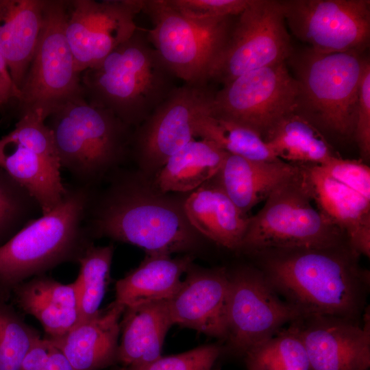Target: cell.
<instances>
[{
  "label": "cell",
  "mask_w": 370,
  "mask_h": 370,
  "mask_svg": "<svg viewBox=\"0 0 370 370\" xmlns=\"http://www.w3.org/2000/svg\"><path fill=\"white\" fill-rule=\"evenodd\" d=\"M275 292L306 315L362 320L369 272L348 243L323 248L274 249L254 254Z\"/></svg>",
  "instance_id": "obj_1"
},
{
  "label": "cell",
  "mask_w": 370,
  "mask_h": 370,
  "mask_svg": "<svg viewBox=\"0 0 370 370\" xmlns=\"http://www.w3.org/2000/svg\"><path fill=\"white\" fill-rule=\"evenodd\" d=\"M145 190L130 176L116 177L90 201L86 225L90 237H107L143 248L148 254L171 255L196 246L198 232L180 204Z\"/></svg>",
  "instance_id": "obj_2"
},
{
  "label": "cell",
  "mask_w": 370,
  "mask_h": 370,
  "mask_svg": "<svg viewBox=\"0 0 370 370\" xmlns=\"http://www.w3.org/2000/svg\"><path fill=\"white\" fill-rule=\"evenodd\" d=\"M139 27L101 61L81 73L88 101L112 112L127 125H140L177 86Z\"/></svg>",
  "instance_id": "obj_3"
},
{
  "label": "cell",
  "mask_w": 370,
  "mask_h": 370,
  "mask_svg": "<svg viewBox=\"0 0 370 370\" xmlns=\"http://www.w3.org/2000/svg\"><path fill=\"white\" fill-rule=\"evenodd\" d=\"M94 191L76 185L48 213L32 219L0 245V293L62 263L77 262L92 243L86 219Z\"/></svg>",
  "instance_id": "obj_4"
},
{
  "label": "cell",
  "mask_w": 370,
  "mask_h": 370,
  "mask_svg": "<svg viewBox=\"0 0 370 370\" xmlns=\"http://www.w3.org/2000/svg\"><path fill=\"white\" fill-rule=\"evenodd\" d=\"M367 58L358 52L323 53L293 49L286 60L297 84L294 113L322 134L354 137L359 86Z\"/></svg>",
  "instance_id": "obj_5"
},
{
  "label": "cell",
  "mask_w": 370,
  "mask_h": 370,
  "mask_svg": "<svg viewBox=\"0 0 370 370\" xmlns=\"http://www.w3.org/2000/svg\"><path fill=\"white\" fill-rule=\"evenodd\" d=\"M48 119L61 169L79 185L92 187L129 153L132 127L84 94L66 102Z\"/></svg>",
  "instance_id": "obj_6"
},
{
  "label": "cell",
  "mask_w": 370,
  "mask_h": 370,
  "mask_svg": "<svg viewBox=\"0 0 370 370\" xmlns=\"http://www.w3.org/2000/svg\"><path fill=\"white\" fill-rule=\"evenodd\" d=\"M299 166V171L278 186L260 211L249 217L238 250L255 254L267 250L323 248L348 243L343 232L312 206Z\"/></svg>",
  "instance_id": "obj_7"
},
{
  "label": "cell",
  "mask_w": 370,
  "mask_h": 370,
  "mask_svg": "<svg viewBox=\"0 0 370 370\" xmlns=\"http://www.w3.org/2000/svg\"><path fill=\"white\" fill-rule=\"evenodd\" d=\"M152 27L147 36L177 78L187 84H206L236 16L195 18L185 16L166 0H143L142 11Z\"/></svg>",
  "instance_id": "obj_8"
},
{
  "label": "cell",
  "mask_w": 370,
  "mask_h": 370,
  "mask_svg": "<svg viewBox=\"0 0 370 370\" xmlns=\"http://www.w3.org/2000/svg\"><path fill=\"white\" fill-rule=\"evenodd\" d=\"M68 1L46 0L35 53L20 89V116L46 120L70 99L83 94L81 73L66 36Z\"/></svg>",
  "instance_id": "obj_9"
},
{
  "label": "cell",
  "mask_w": 370,
  "mask_h": 370,
  "mask_svg": "<svg viewBox=\"0 0 370 370\" xmlns=\"http://www.w3.org/2000/svg\"><path fill=\"white\" fill-rule=\"evenodd\" d=\"M286 25L280 1L251 0L235 16L208 82L224 86L249 71L286 62L294 48Z\"/></svg>",
  "instance_id": "obj_10"
},
{
  "label": "cell",
  "mask_w": 370,
  "mask_h": 370,
  "mask_svg": "<svg viewBox=\"0 0 370 370\" xmlns=\"http://www.w3.org/2000/svg\"><path fill=\"white\" fill-rule=\"evenodd\" d=\"M297 84L286 62L238 76L216 90L210 115L248 127L263 139L280 120L294 113Z\"/></svg>",
  "instance_id": "obj_11"
},
{
  "label": "cell",
  "mask_w": 370,
  "mask_h": 370,
  "mask_svg": "<svg viewBox=\"0 0 370 370\" xmlns=\"http://www.w3.org/2000/svg\"><path fill=\"white\" fill-rule=\"evenodd\" d=\"M229 280L225 341L236 356H243L285 324L306 316L283 299L259 269L241 268L229 273Z\"/></svg>",
  "instance_id": "obj_12"
},
{
  "label": "cell",
  "mask_w": 370,
  "mask_h": 370,
  "mask_svg": "<svg viewBox=\"0 0 370 370\" xmlns=\"http://www.w3.org/2000/svg\"><path fill=\"white\" fill-rule=\"evenodd\" d=\"M211 83L177 86L132 134L141 167L156 173L166 160L195 140L198 121L210 114L216 90Z\"/></svg>",
  "instance_id": "obj_13"
},
{
  "label": "cell",
  "mask_w": 370,
  "mask_h": 370,
  "mask_svg": "<svg viewBox=\"0 0 370 370\" xmlns=\"http://www.w3.org/2000/svg\"><path fill=\"white\" fill-rule=\"evenodd\" d=\"M291 33L323 53L358 52L369 45V0H282Z\"/></svg>",
  "instance_id": "obj_14"
},
{
  "label": "cell",
  "mask_w": 370,
  "mask_h": 370,
  "mask_svg": "<svg viewBox=\"0 0 370 370\" xmlns=\"http://www.w3.org/2000/svg\"><path fill=\"white\" fill-rule=\"evenodd\" d=\"M143 5V0L68 1L66 36L80 73L131 37Z\"/></svg>",
  "instance_id": "obj_15"
},
{
  "label": "cell",
  "mask_w": 370,
  "mask_h": 370,
  "mask_svg": "<svg viewBox=\"0 0 370 370\" xmlns=\"http://www.w3.org/2000/svg\"><path fill=\"white\" fill-rule=\"evenodd\" d=\"M311 370H367L370 367V318L362 320L310 314L293 321Z\"/></svg>",
  "instance_id": "obj_16"
},
{
  "label": "cell",
  "mask_w": 370,
  "mask_h": 370,
  "mask_svg": "<svg viewBox=\"0 0 370 370\" xmlns=\"http://www.w3.org/2000/svg\"><path fill=\"white\" fill-rule=\"evenodd\" d=\"M175 295L168 300L173 324L225 341L229 272L225 268L190 267Z\"/></svg>",
  "instance_id": "obj_17"
},
{
  "label": "cell",
  "mask_w": 370,
  "mask_h": 370,
  "mask_svg": "<svg viewBox=\"0 0 370 370\" xmlns=\"http://www.w3.org/2000/svg\"><path fill=\"white\" fill-rule=\"evenodd\" d=\"M318 210L345 234L360 256H370V200L325 173L319 165L299 164Z\"/></svg>",
  "instance_id": "obj_18"
},
{
  "label": "cell",
  "mask_w": 370,
  "mask_h": 370,
  "mask_svg": "<svg viewBox=\"0 0 370 370\" xmlns=\"http://www.w3.org/2000/svg\"><path fill=\"white\" fill-rule=\"evenodd\" d=\"M125 306L116 301L79 320L64 334L47 338L75 370H101L117 363L120 322Z\"/></svg>",
  "instance_id": "obj_19"
},
{
  "label": "cell",
  "mask_w": 370,
  "mask_h": 370,
  "mask_svg": "<svg viewBox=\"0 0 370 370\" xmlns=\"http://www.w3.org/2000/svg\"><path fill=\"white\" fill-rule=\"evenodd\" d=\"M0 168L30 193L42 214L56 208L67 192L59 160L9 134L0 138Z\"/></svg>",
  "instance_id": "obj_20"
},
{
  "label": "cell",
  "mask_w": 370,
  "mask_h": 370,
  "mask_svg": "<svg viewBox=\"0 0 370 370\" xmlns=\"http://www.w3.org/2000/svg\"><path fill=\"white\" fill-rule=\"evenodd\" d=\"M10 297L22 312L40 322L48 338L64 334L80 320L75 282L63 284L42 274L16 285Z\"/></svg>",
  "instance_id": "obj_21"
},
{
  "label": "cell",
  "mask_w": 370,
  "mask_h": 370,
  "mask_svg": "<svg viewBox=\"0 0 370 370\" xmlns=\"http://www.w3.org/2000/svg\"><path fill=\"white\" fill-rule=\"evenodd\" d=\"M46 0H0V53L21 89L42 27Z\"/></svg>",
  "instance_id": "obj_22"
},
{
  "label": "cell",
  "mask_w": 370,
  "mask_h": 370,
  "mask_svg": "<svg viewBox=\"0 0 370 370\" xmlns=\"http://www.w3.org/2000/svg\"><path fill=\"white\" fill-rule=\"evenodd\" d=\"M299 171V164L280 159L256 161L228 153L216 177L220 188L247 214Z\"/></svg>",
  "instance_id": "obj_23"
},
{
  "label": "cell",
  "mask_w": 370,
  "mask_h": 370,
  "mask_svg": "<svg viewBox=\"0 0 370 370\" xmlns=\"http://www.w3.org/2000/svg\"><path fill=\"white\" fill-rule=\"evenodd\" d=\"M173 324L168 300L125 307L120 322L117 363L125 367L161 357L165 336Z\"/></svg>",
  "instance_id": "obj_24"
},
{
  "label": "cell",
  "mask_w": 370,
  "mask_h": 370,
  "mask_svg": "<svg viewBox=\"0 0 370 370\" xmlns=\"http://www.w3.org/2000/svg\"><path fill=\"white\" fill-rule=\"evenodd\" d=\"M183 208L199 234L227 249H239L249 217L218 184H203L186 199Z\"/></svg>",
  "instance_id": "obj_25"
},
{
  "label": "cell",
  "mask_w": 370,
  "mask_h": 370,
  "mask_svg": "<svg viewBox=\"0 0 370 370\" xmlns=\"http://www.w3.org/2000/svg\"><path fill=\"white\" fill-rule=\"evenodd\" d=\"M193 257L185 255L148 254L138 267L115 285V301L125 307L169 300L180 289L182 275L192 265Z\"/></svg>",
  "instance_id": "obj_26"
},
{
  "label": "cell",
  "mask_w": 370,
  "mask_h": 370,
  "mask_svg": "<svg viewBox=\"0 0 370 370\" xmlns=\"http://www.w3.org/2000/svg\"><path fill=\"white\" fill-rule=\"evenodd\" d=\"M227 154L208 140L189 142L172 155L156 173V190L163 194L195 190L216 177Z\"/></svg>",
  "instance_id": "obj_27"
},
{
  "label": "cell",
  "mask_w": 370,
  "mask_h": 370,
  "mask_svg": "<svg viewBox=\"0 0 370 370\" xmlns=\"http://www.w3.org/2000/svg\"><path fill=\"white\" fill-rule=\"evenodd\" d=\"M263 140L276 158L291 164L321 165L336 156L323 134L295 113L280 120Z\"/></svg>",
  "instance_id": "obj_28"
},
{
  "label": "cell",
  "mask_w": 370,
  "mask_h": 370,
  "mask_svg": "<svg viewBox=\"0 0 370 370\" xmlns=\"http://www.w3.org/2000/svg\"><path fill=\"white\" fill-rule=\"evenodd\" d=\"M247 370H311L308 357L293 322L243 356Z\"/></svg>",
  "instance_id": "obj_29"
},
{
  "label": "cell",
  "mask_w": 370,
  "mask_h": 370,
  "mask_svg": "<svg viewBox=\"0 0 370 370\" xmlns=\"http://www.w3.org/2000/svg\"><path fill=\"white\" fill-rule=\"evenodd\" d=\"M197 136L214 143L230 154L248 160L272 161L279 159L256 132L210 114L198 121L196 127Z\"/></svg>",
  "instance_id": "obj_30"
},
{
  "label": "cell",
  "mask_w": 370,
  "mask_h": 370,
  "mask_svg": "<svg viewBox=\"0 0 370 370\" xmlns=\"http://www.w3.org/2000/svg\"><path fill=\"white\" fill-rule=\"evenodd\" d=\"M114 247L90 245L79 259V271L74 281L77 290L80 320L95 314L110 280Z\"/></svg>",
  "instance_id": "obj_31"
},
{
  "label": "cell",
  "mask_w": 370,
  "mask_h": 370,
  "mask_svg": "<svg viewBox=\"0 0 370 370\" xmlns=\"http://www.w3.org/2000/svg\"><path fill=\"white\" fill-rule=\"evenodd\" d=\"M40 337L0 293V370H18L25 354Z\"/></svg>",
  "instance_id": "obj_32"
},
{
  "label": "cell",
  "mask_w": 370,
  "mask_h": 370,
  "mask_svg": "<svg viewBox=\"0 0 370 370\" xmlns=\"http://www.w3.org/2000/svg\"><path fill=\"white\" fill-rule=\"evenodd\" d=\"M38 210L30 193L0 168V243L32 219Z\"/></svg>",
  "instance_id": "obj_33"
},
{
  "label": "cell",
  "mask_w": 370,
  "mask_h": 370,
  "mask_svg": "<svg viewBox=\"0 0 370 370\" xmlns=\"http://www.w3.org/2000/svg\"><path fill=\"white\" fill-rule=\"evenodd\" d=\"M223 346L212 343L139 365L122 367L120 370H212L222 354Z\"/></svg>",
  "instance_id": "obj_34"
},
{
  "label": "cell",
  "mask_w": 370,
  "mask_h": 370,
  "mask_svg": "<svg viewBox=\"0 0 370 370\" xmlns=\"http://www.w3.org/2000/svg\"><path fill=\"white\" fill-rule=\"evenodd\" d=\"M319 166L329 176L370 200V169L367 164L334 156Z\"/></svg>",
  "instance_id": "obj_35"
},
{
  "label": "cell",
  "mask_w": 370,
  "mask_h": 370,
  "mask_svg": "<svg viewBox=\"0 0 370 370\" xmlns=\"http://www.w3.org/2000/svg\"><path fill=\"white\" fill-rule=\"evenodd\" d=\"M251 0H166L181 14L195 18L233 16L241 14Z\"/></svg>",
  "instance_id": "obj_36"
},
{
  "label": "cell",
  "mask_w": 370,
  "mask_h": 370,
  "mask_svg": "<svg viewBox=\"0 0 370 370\" xmlns=\"http://www.w3.org/2000/svg\"><path fill=\"white\" fill-rule=\"evenodd\" d=\"M360 153L366 160L370 156V63L366 58L360 77L356 121L354 133Z\"/></svg>",
  "instance_id": "obj_37"
},
{
  "label": "cell",
  "mask_w": 370,
  "mask_h": 370,
  "mask_svg": "<svg viewBox=\"0 0 370 370\" xmlns=\"http://www.w3.org/2000/svg\"><path fill=\"white\" fill-rule=\"evenodd\" d=\"M49 346V341L40 337L27 352L18 370H45Z\"/></svg>",
  "instance_id": "obj_38"
},
{
  "label": "cell",
  "mask_w": 370,
  "mask_h": 370,
  "mask_svg": "<svg viewBox=\"0 0 370 370\" xmlns=\"http://www.w3.org/2000/svg\"><path fill=\"white\" fill-rule=\"evenodd\" d=\"M20 90L14 84L8 64L0 53V110L12 101H18Z\"/></svg>",
  "instance_id": "obj_39"
},
{
  "label": "cell",
  "mask_w": 370,
  "mask_h": 370,
  "mask_svg": "<svg viewBox=\"0 0 370 370\" xmlns=\"http://www.w3.org/2000/svg\"><path fill=\"white\" fill-rule=\"evenodd\" d=\"M49 344L45 370H75L67 358L50 342Z\"/></svg>",
  "instance_id": "obj_40"
},
{
  "label": "cell",
  "mask_w": 370,
  "mask_h": 370,
  "mask_svg": "<svg viewBox=\"0 0 370 370\" xmlns=\"http://www.w3.org/2000/svg\"><path fill=\"white\" fill-rule=\"evenodd\" d=\"M367 370H369V369H367Z\"/></svg>",
  "instance_id": "obj_41"
}]
</instances>
